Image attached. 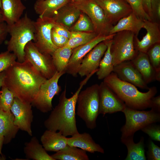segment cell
I'll use <instances>...</instances> for the list:
<instances>
[{
	"instance_id": "obj_37",
	"label": "cell",
	"mask_w": 160,
	"mask_h": 160,
	"mask_svg": "<svg viewBox=\"0 0 160 160\" xmlns=\"http://www.w3.org/2000/svg\"><path fill=\"white\" fill-rule=\"evenodd\" d=\"M17 60V57L12 52L8 50L0 53V73L7 69Z\"/></svg>"
},
{
	"instance_id": "obj_8",
	"label": "cell",
	"mask_w": 160,
	"mask_h": 160,
	"mask_svg": "<svg viewBox=\"0 0 160 160\" xmlns=\"http://www.w3.org/2000/svg\"><path fill=\"white\" fill-rule=\"evenodd\" d=\"M72 3L89 17L93 24L94 31L97 35H110L113 25L108 20L102 8L94 0H83Z\"/></svg>"
},
{
	"instance_id": "obj_15",
	"label": "cell",
	"mask_w": 160,
	"mask_h": 160,
	"mask_svg": "<svg viewBox=\"0 0 160 160\" xmlns=\"http://www.w3.org/2000/svg\"><path fill=\"white\" fill-rule=\"evenodd\" d=\"M94 0L112 25L132 12L130 6L125 0Z\"/></svg>"
},
{
	"instance_id": "obj_41",
	"label": "cell",
	"mask_w": 160,
	"mask_h": 160,
	"mask_svg": "<svg viewBox=\"0 0 160 160\" xmlns=\"http://www.w3.org/2000/svg\"><path fill=\"white\" fill-rule=\"evenodd\" d=\"M52 29L58 34L68 39L71 36V31L68 28L60 24L55 23Z\"/></svg>"
},
{
	"instance_id": "obj_3",
	"label": "cell",
	"mask_w": 160,
	"mask_h": 160,
	"mask_svg": "<svg viewBox=\"0 0 160 160\" xmlns=\"http://www.w3.org/2000/svg\"><path fill=\"white\" fill-rule=\"evenodd\" d=\"M108 86L129 108L138 110L151 108V100L157 92V88L151 87L147 92L140 91L134 85L119 79L112 72L103 79Z\"/></svg>"
},
{
	"instance_id": "obj_29",
	"label": "cell",
	"mask_w": 160,
	"mask_h": 160,
	"mask_svg": "<svg viewBox=\"0 0 160 160\" xmlns=\"http://www.w3.org/2000/svg\"><path fill=\"white\" fill-rule=\"evenodd\" d=\"M55 160H89L86 151L68 145L51 155Z\"/></svg>"
},
{
	"instance_id": "obj_28",
	"label": "cell",
	"mask_w": 160,
	"mask_h": 160,
	"mask_svg": "<svg viewBox=\"0 0 160 160\" xmlns=\"http://www.w3.org/2000/svg\"><path fill=\"white\" fill-rule=\"evenodd\" d=\"M134 137L121 138V142L126 146L127 150L125 160H145L144 138L142 137L139 141L135 143Z\"/></svg>"
},
{
	"instance_id": "obj_4",
	"label": "cell",
	"mask_w": 160,
	"mask_h": 160,
	"mask_svg": "<svg viewBox=\"0 0 160 160\" xmlns=\"http://www.w3.org/2000/svg\"><path fill=\"white\" fill-rule=\"evenodd\" d=\"M7 26L10 38L7 42V50L15 54L17 61L23 62L25 60L24 49L26 45L35 39L34 21L26 13L17 22Z\"/></svg>"
},
{
	"instance_id": "obj_45",
	"label": "cell",
	"mask_w": 160,
	"mask_h": 160,
	"mask_svg": "<svg viewBox=\"0 0 160 160\" xmlns=\"http://www.w3.org/2000/svg\"><path fill=\"white\" fill-rule=\"evenodd\" d=\"M5 75V71L0 73V88L3 85Z\"/></svg>"
},
{
	"instance_id": "obj_35",
	"label": "cell",
	"mask_w": 160,
	"mask_h": 160,
	"mask_svg": "<svg viewBox=\"0 0 160 160\" xmlns=\"http://www.w3.org/2000/svg\"><path fill=\"white\" fill-rule=\"evenodd\" d=\"M146 53L157 75L160 77V43L153 46Z\"/></svg>"
},
{
	"instance_id": "obj_20",
	"label": "cell",
	"mask_w": 160,
	"mask_h": 160,
	"mask_svg": "<svg viewBox=\"0 0 160 160\" xmlns=\"http://www.w3.org/2000/svg\"><path fill=\"white\" fill-rule=\"evenodd\" d=\"M131 62L141 74L147 84L154 81H160L149 60L146 53L138 52Z\"/></svg>"
},
{
	"instance_id": "obj_33",
	"label": "cell",
	"mask_w": 160,
	"mask_h": 160,
	"mask_svg": "<svg viewBox=\"0 0 160 160\" xmlns=\"http://www.w3.org/2000/svg\"><path fill=\"white\" fill-rule=\"evenodd\" d=\"M69 30L74 32H95L94 26L91 20L86 14L82 12Z\"/></svg>"
},
{
	"instance_id": "obj_6",
	"label": "cell",
	"mask_w": 160,
	"mask_h": 160,
	"mask_svg": "<svg viewBox=\"0 0 160 160\" xmlns=\"http://www.w3.org/2000/svg\"><path fill=\"white\" fill-rule=\"evenodd\" d=\"M122 112L125 115V122L121 129V138L134 137L137 131L146 126L160 121V112L152 108L145 111L126 106Z\"/></svg>"
},
{
	"instance_id": "obj_32",
	"label": "cell",
	"mask_w": 160,
	"mask_h": 160,
	"mask_svg": "<svg viewBox=\"0 0 160 160\" xmlns=\"http://www.w3.org/2000/svg\"><path fill=\"white\" fill-rule=\"evenodd\" d=\"M71 35L65 47L73 49L89 42L97 35L94 32H87L71 31Z\"/></svg>"
},
{
	"instance_id": "obj_44",
	"label": "cell",
	"mask_w": 160,
	"mask_h": 160,
	"mask_svg": "<svg viewBox=\"0 0 160 160\" xmlns=\"http://www.w3.org/2000/svg\"><path fill=\"white\" fill-rule=\"evenodd\" d=\"M151 108L160 112V96L153 97L151 100Z\"/></svg>"
},
{
	"instance_id": "obj_13",
	"label": "cell",
	"mask_w": 160,
	"mask_h": 160,
	"mask_svg": "<svg viewBox=\"0 0 160 160\" xmlns=\"http://www.w3.org/2000/svg\"><path fill=\"white\" fill-rule=\"evenodd\" d=\"M31 104L26 103L15 97L10 109L14 116V124L19 129L33 135L31 124L33 116Z\"/></svg>"
},
{
	"instance_id": "obj_47",
	"label": "cell",
	"mask_w": 160,
	"mask_h": 160,
	"mask_svg": "<svg viewBox=\"0 0 160 160\" xmlns=\"http://www.w3.org/2000/svg\"><path fill=\"white\" fill-rule=\"evenodd\" d=\"M2 3L1 0H0V23L4 22L3 17L2 15Z\"/></svg>"
},
{
	"instance_id": "obj_9",
	"label": "cell",
	"mask_w": 160,
	"mask_h": 160,
	"mask_svg": "<svg viewBox=\"0 0 160 160\" xmlns=\"http://www.w3.org/2000/svg\"><path fill=\"white\" fill-rule=\"evenodd\" d=\"M65 73L57 71L51 78L47 79L40 87L37 96L31 104L32 106L43 113L52 110V99L61 90L58 84L59 80Z\"/></svg>"
},
{
	"instance_id": "obj_25",
	"label": "cell",
	"mask_w": 160,
	"mask_h": 160,
	"mask_svg": "<svg viewBox=\"0 0 160 160\" xmlns=\"http://www.w3.org/2000/svg\"><path fill=\"white\" fill-rule=\"evenodd\" d=\"M14 121V116L11 111L5 112L0 109V135L4 137V145L10 143L19 130Z\"/></svg>"
},
{
	"instance_id": "obj_34",
	"label": "cell",
	"mask_w": 160,
	"mask_h": 160,
	"mask_svg": "<svg viewBox=\"0 0 160 160\" xmlns=\"http://www.w3.org/2000/svg\"><path fill=\"white\" fill-rule=\"evenodd\" d=\"M0 91V109L10 112L15 96L14 94L4 85Z\"/></svg>"
},
{
	"instance_id": "obj_2",
	"label": "cell",
	"mask_w": 160,
	"mask_h": 160,
	"mask_svg": "<svg viewBox=\"0 0 160 160\" xmlns=\"http://www.w3.org/2000/svg\"><path fill=\"white\" fill-rule=\"evenodd\" d=\"M93 75L91 73L80 83L74 94L70 97H66V85L59 97L57 104L51 111L44 121L45 127L48 130L58 131L64 136H72L79 133L76 124V108L77 98L81 89Z\"/></svg>"
},
{
	"instance_id": "obj_11",
	"label": "cell",
	"mask_w": 160,
	"mask_h": 160,
	"mask_svg": "<svg viewBox=\"0 0 160 160\" xmlns=\"http://www.w3.org/2000/svg\"><path fill=\"white\" fill-rule=\"evenodd\" d=\"M24 52L25 60L29 61L47 79L51 78L57 71L52 56L40 52L33 41L27 44Z\"/></svg>"
},
{
	"instance_id": "obj_38",
	"label": "cell",
	"mask_w": 160,
	"mask_h": 160,
	"mask_svg": "<svg viewBox=\"0 0 160 160\" xmlns=\"http://www.w3.org/2000/svg\"><path fill=\"white\" fill-rule=\"evenodd\" d=\"M141 130L148 135L151 140L160 142V125L155 123L151 124L144 127Z\"/></svg>"
},
{
	"instance_id": "obj_14",
	"label": "cell",
	"mask_w": 160,
	"mask_h": 160,
	"mask_svg": "<svg viewBox=\"0 0 160 160\" xmlns=\"http://www.w3.org/2000/svg\"><path fill=\"white\" fill-rule=\"evenodd\" d=\"M99 113L103 116L122 112L126 105L118 96L103 82L99 85Z\"/></svg>"
},
{
	"instance_id": "obj_30",
	"label": "cell",
	"mask_w": 160,
	"mask_h": 160,
	"mask_svg": "<svg viewBox=\"0 0 160 160\" xmlns=\"http://www.w3.org/2000/svg\"><path fill=\"white\" fill-rule=\"evenodd\" d=\"M105 41L107 48L100 61L98 70L96 72L97 78L99 80L103 79L113 72V69L112 57L110 51L112 39Z\"/></svg>"
},
{
	"instance_id": "obj_10",
	"label": "cell",
	"mask_w": 160,
	"mask_h": 160,
	"mask_svg": "<svg viewBox=\"0 0 160 160\" xmlns=\"http://www.w3.org/2000/svg\"><path fill=\"white\" fill-rule=\"evenodd\" d=\"M55 22L52 18L39 17L34 21L35 39L33 42L41 52L52 55L58 48L51 40V31Z\"/></svg>"
},
{
	"instance_id": "obj_19",
	"label": "cell",
	"mask_w": 160,
	"mask_h": 160,
	"mask_svg": "<svg viewBox=\"0 0 160 160\" xmlns=\"http://www.w3.org/2000/svg\"><path fill=\"white\" fill-rule=\"evenodd\" d=\"M22 0H1L2 15L4 22L11 25L21 18L26 7Z\"/></svg>"
},
{
	"instance_id": "obj_49",
	"label": "cell",
	"mask_w": 160,
	"mask_h": 160,
	"mask_svg": "<svg viewBox=\"0 0 160 160\" xmlns=\"http://www.w3.org/2000/svg\"><path fill=\"white\" fill-rule=\"evenodd\" d=\"M22 0L26 1V0Z\"/></svg>"
},
{
	"instance_id": "obj_31",
	"label": "cell",
	"mask_w": 160,
	"mask_h": 160,
	"mask_svg": "<svg viewBox=\"0 0 160 160\" xmlns=\"http://www.w3.org/2000/svg\"><path fill=\"white\" fill-rule=\"evenodd\" d=\"M72 49L66 47L58 48L52 56L56 70L65 72L72 53Z\"/></svg>"
},
{
	"instance_id": "obj_27",
	"label": "cell",
	"mask_w": 160,
	"mask_h": 160,
	"mask_svg": "<svg viewBox=\"0 0 160 160\" xmlns=\"http://www.w3.org/2000/svg\"><path fill=\"white\" fill-rule=\"evenodd\" d=\"M23 151L28 159L55 160L47 153L35 136L32 137L29 142L25 143Z\"/></svg>"
},
{
	"instance_id": "obj_46",
	"label": "cell",
	"mask_w": 160,
	"mask_h": 160,
	"mask_svg": "<svg viewBox=\"0 0 160 160\" xmlns=\"http://www.w3.org/2000/svg\"><path fill=\"white\" fill-rule=\"evenodd\" d=\"M4 137L2 135H0V160L1 159V155H2L1 150L2 146L4 144Z\"/></svg>"
},
{
	"instance_id": "obj_48",
	"label": "cell",
	"mask_w": 160,
	"mask_h": 160,
	"mask_svg": "<svg viewBox=\"0 0 160 160\" xmlns=\"http://www.w3.org/2000/svg\"><path fill=\"white\" fill-rule=\"evenodd\" d=\"M83 0H70V1L72 2H77L81 1Z\"/></svg>"
},
{
	"instance_id": "obj_26",
	"label": "cell",
	"mask_w": 160,
	"mask_h": 160,
	"mask_svg": "<svg viewBox=\"0 0 160 160\" xmlns=\"http://www.w3.org/2000/svg\"><path fill=\"white\" fill-rule=\"evenodd\" d=\"M70 0H36L33 8L39 17L52 18L58 10Z\"/></svg>"
},
{
	"instance_id": "obj_42",
	"label": "cell",
	"mask_w": 160,
	"mask_h": 160,
	"mask_svg": "<svg viewBox=\"0 0 160 160\" xmlns=\"http://www.w3.org/2000/svg\"><path fill=\"white\" fill-rule=\"evenodd\" d=\"M8 33V26L4 22L0 23V45L5 40Z\"/></svg>"
},
{
	"instance_id": "obj_23",
	"label": "cell",
	"mask_w": 160,
	"mask_h": 160,
	"mask_svg": "<svg viewBox=\"0 0 160 160\" xmlns=\"http://www.w3.org/2000/svg\"><path fill=\"white\" fill-rule=\"evenodd\" d=\"M42 145L47 151L56 152L68 145L67 137L60 132L47 129L40 138Z\"/></svg>"
},
{
	"instance_id": "obj_36",
	"label": "cell",
	"mask_w": 160,
	"mask_h": 160,
	"mask_svg": "<svg viewBox=\"0 0 160 160\" xmlns=\"http://www.w3.org/2000/svg\"><path fill=\"white\" fill-rule=\"evenodd\" d=\"M130 5L132 12L143 20H152L143 7V0H125Z\"/></svg>"
},
{
	"instance_id": "obj_39",
	"label": "cell",
	"mask_w": 160,
	"mask_h": 160,
	"mask_svg": "<svg viewBox=\"0 0 160 160\" xmlns=\"http://www.w3.org/2000/svg\"><path fill=\"white\" fill-rule=\"evenodd\" d=\"M147 158L149 160H160V148L150 140L148 143Z\"/></svg>"
},
{
	"instance_id": "obj_12",
	"label": "cell",
	"mask_w": 160,
	"mask_h": 160,
	"mask_svg": "<svg viewBox=\"0 0 160 160\" xmlns=\"http://www.w3.org/2000/svg\"><path fill=\"white\" fill-rule=\"evenodd\" d=\"M115 33L107 36L98 35L89 42L72 49V53L65 72L76 77L84 57L99 43L113 39Z\"/></svg>"
},
{
	"instance_id": "obj_24",
	"label": "cell",
	"mask_w": 160,
	"mask_h": 160,
	"mask_svg": "<svg viewBox=\"0 0 160 160\" xmlns=\"http://www.w3.org/2000/svg\"><path fill=\"white\" fill-rule=\"evenodd\" d=\"M143 20L138 17L132 12L120 19L115 25L113 26L109 34L127 31L132 32L135 36H137L141 29L143 28Z\"/></svg>"
},
{
	"instance_id": "obj_7",
	"label": "cell",
	"mask_w": 160,
	"mask_h": 160,
	"mask_svg": "<svg viewBox=\"0 0 160 160\" xmlns=\"http://www.w3.org/2000/svg\"><path fill=\"white\" fill-rule=\"evenodd\" d=\"M135 35L127 31L115 33L110 47L114 66L123 62L131 61L136 56L138 51L134 45Z\"/></svg>"
},
{
	"instance_id": "obj_40",
	"label": "cell",
	"mask_w": 160,
	"mask_h": 160,
	"mask_svg": "<svg viewBox=\"0 0 160 160\" xmlns=\"http://www.w3.org/2000/svg\"><path fill=\"white\" fill-rule=\"evenodd\" d=\"M51 38L52 42L57 48L65 47L69 40L68 39L57 34L52 29L51 31Z\"/></svg>"
},
{
	"instance_id": "obj_1",
	"label": "cell",
	"mask_w": 160,
	"mask_h": 160,
	"mask_svg": "<svg viewBox=\"0 0 160 160\" xmlns=\"http://www.w3.org/2000/svg\"><path fill=\"white\" fill-rule=\"evenodd\" d=\"M3 85L15 97L31 104L47 79L28 60L15 61L5 71Z\"/></svg>"
},
{
	"instance_id": "obj_43",
	"label": "cell",
	"mask_w": 160,
	"mask_h": 160,
	"mask_svg": "<svg viewBox=\"0 0 160 160\" xmlns=\"http://www.w3.org/2000/svg\"><path fill=\"white\" fill-rule=\"evenodd\" d=\"M153 0H143V4L144 9L152 19L153 16L152 3Z\"/></svg>"
},
{
	"instance_id": "obj_21",
	"label": "cell",
	"mask_w": 160,
	"mask_h": 160,
	"mask_svg": "<svg viewBox=\"0 0 160 160\" xmlns=\"http://www.w3.org/2000/svg\"><path fill=\"white\" fill-rule=\"evenodd\" d=\"M67 144L91 153L95 152L104 153V149L94 141L89 134L86 132L82 133L79 132L70 137H67Z\"/></svg>"
},
{
	"instance_id": "obj_17",
	"label": "cell",
	"mask_w": 160,
	"mask_h": 160,
	"mask_svg": "<svg viewBox=\"0 0 160 160\" xmlns=\"http://www.w3.org/2000/svg\"><path fill=\"white\" fill-rule=\"evenodd\" d=\"M143 21V28L146 30V33L140 40L135 36L134 45L138 52L146 53L154 45L160 43V31L157 23L146 20Z\"/></svg>"
},
{
	"instance_id": "obj_5",
	"label": "cell",
	"mask_w": 160,
	"mask_h": 160,
	"mask_svg": "<svg viewBox=\"0 0 160 160\" xmlns=\"http://www.w3.org/2000/svg\"><path fill=\"white\" fill-rule=\"evenodd\" d=\"M76 105V114L84 121L87 128L91 129L95 128L100 114L99 85L95 84L81 90Z\"/></svg>"
},
{
	"instance_id": "obj_18",
	"label": "cell",
	"mask_w": 160,
	"mask_h": 160,
	"mask_svg": "<svg viewBox=\"0 0 160 160\" xmlns=\"http://www.w3.org/2000/svg\"><path fill=\"white\" fill-rule=\"evenodd\" d=\"M120 79L136 87L148 89L147 84L131 61L123 62L114 66L113 72Z\"/></svg>"
},
{
	"instance_id": "obj_22",
	"label": "cell",
	"mask_w": 160,
	"mask_h": 160,
	"mask_svg": "<svg viewBox=\"0 0 160 160\" xmlns=\"http://www.w3.org/2000/svg\"><path fill=\"white\" fill-rule=\"evenodd\" d=\"M81 12L70 1L60 8L52 18L56 23L64 26L69 30Z\"/></svg>"
},
{
	"instance_id": "obj_16",
	"label": "cell",
	"mask_w": 160,
	"mask_h": 160,
	"mask_svg": "<svg viewBox=\"0 0 160 160\" xmlns=\"http://www.w3.org/2000/svg\"><path fill=\"white\" fill-rule=\"evenodd\" d=\"M107 48L105 41L96 45L83 58L78 74L81 77L86 76L93 72L97 71Z\"/></svg>"
}]
</instances>
